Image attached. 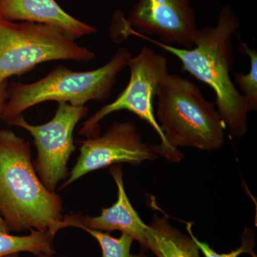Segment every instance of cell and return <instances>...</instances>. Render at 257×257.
<instances>
[{
  "label": "cell",
  "mask_w": 257,
  "mask_h": 257,
  "mask_svg": "<svg viewBox=\"0 0 257 257\" xmlns=\"http://www.w3.org/2000/svg\"><path fill=\"white\" fill-rule=\"evenodd\" d=\"M240 26L241 20L236 12L230 5H225L215 26L199 28L194 46L190 50L164 45L131 30L127 36L135 35L172 54L180 61L182 70L210 87L226 131L230 137L237 139L243 138L247 132L250 112L231 77L234 64L233 38Z\"/></svg>",
  "instance_id": "6da1fadb"
},
{
  "label": "cell",
  "mask_w": 257,
  "mask_h": 257,
  "mask_svg": "<svg viewBox=\"0 0 257 257\" xmlns=\"http://www.w3.org/2000/svg\"><path fill=\"white\" fill-rule=\"evenodd\" d=\"M62 199L39 179L31 147L11 130H0V217L10 232L62 229Z\"/></svg>",
  "instance_id": "7a4b0ae2"
},
{
  "label": "cell",
  "mask_w": 257,
  "mask_h": 257,
  "mask_svg": "<svg viewBox=\"0 0 257 257\" xmlns=\"http://www.w3.org/2000/svg\"><path fill=\"white\" fill-rule=\"evenodd\" d=\"M155 116L171 151L182 160V147L219 150L226 126L215 102L207 100L195 83L178 74H165L156 94Z\"/></svg>",
  "instance_id": "3957f363"
},
{
  "label": "cell",
  "mask_w": 257,
  "mask_h": 257,
  "mask_svg": "<svg viewBox=\"0 0 257 257\" xmlns=\"http://www.w3.org/2000/svg\"><path fill=\"white\" fill-rule=\"evenodd\" d=\"M132 57L121 47L102 67L74 72L57 66L46 77L30 84L12 83L2 119L11 125L24 111L47 101L65 102L74 106H84L89 101H106L112 92L116 77L127 66Z\"/></svg>",
  "instance_id": "277c9868"
},
{
  "label": "cell",
  "mask_w": 257,
  "mask_h": 257,
  "mask_svg": "<svg viewBox=\"0 0 257 257\" xmlns=\"http://www.w3.org/2000/svg\"><path fill=\"white\" fill-rule=\"evenodd\" d=\"M95 54L60 29L50 25L0 20V84L37 64L54 60L90 62Z\"/></svg>",
  "instance_id": "5b68a950"
},
{
  "label": "cell",
  "mask_w": 257,
  "mask_h": 257,
  "mask_svg": "<svg viewBox=\"0 0 257 257\" xmlns=\"http://www.w3.org/2000/svg\"><path fill=\"white\" fill-rule=\"evenodd\" d=\"M127 66L130 70L127 86L114 101L101 107L83 123L79 135L87 138L99 136V122L105 116L115 111H130L147 121L160 137V144L157 145L159 156L165 157L169 162H180L167 145L154 107L159 84L169 72L167 58L151 47H144L138 55L130 57Z\"/></svg>",
  "instance_id": "8992f818"
},
{
  "label": "cell",
  "mask_w": 257,
  "mask_h": 257,
  "mask_svg": "<svg viewBox=\"0 0 257 257\" xmlns=\"http://www.w3.org/2000/svg\"><path fill=\"white\" fill-rule=\"evenodd\" d=\"M88 112L87 106L58 102L55 116L45 124H30L23 115L11 124L27 130L33 138L37 151L34 168L42 183L51 192H55L59 183L68 177L67 163L77 149L74 130Z\"/></svg>",
  "instance_id": "52a82bcc"
},
{
  "label": "cell",
  "mask_w": 257,
  "mask_h": 257,
  "mask_svg": "<svg viewBox=\"0 0 257 257\" xmlns=\"http://www.w3.org/2000/svg\"><path fill=\"white\" fill-rule=\"evenodd\" d=\"M77 143L80 147L77 163L60 190L94 171L121 163L138 166L160 157L157 145L145 143L136 124L131 121L114 123L101 136Z\"/></svg>",
  "instance_id": "ba28073f"
},
{
  "label": "cell",
  "mask_w": 257,
  "mask_h": 257,
  "mask_svg": "<svg viewBox=\"0 0 257 257\" xmlns=\"http://www.w3.org/2000/svg\"><path fill=\"white\" fill-rule=\"evenodd\" d=\"M198 30L190 0H138L127 20H123V35L131 30L187 50L194 47Z\"/></svg>",
  "instance_id": "9c48e42d"
},
{
  "label": "cell",
  "mask_w": 257,
  "mask_h": 257,
  "mask_svg": "<svg viewBox=\"0 0 257 257\" xmlns=\"http://www.w3.org/2000/svg\"><path fill=\"white\" fill-rule=\"evenodd\" d=\"M109 173L117 187L116 202L109 208H102L97 216L67 214L62 220V229L72 227L89 229L96 231H121V234L132 236L140 243L142 249H145V231L147 224L144 223L134 209L127 197L123 179V168L121 164L111 166Z\"/></svg>",
  "instance_id": "30bf717a"
},
{
  "label": "cell",
  "mask_w": 257,
  "mask_h": 257,
  "mask_svg": "<svg viewBox=\"0 0 257 257\" xmlns=\"http://www.w3.org/2000/svg\"><path fill=\"white\" fill-rule=\"evenodd\" d=\"M0 20L50 25L63 30L74 40L96 31L66 13L55 0H0Z\"/></svg>",
  "instance_id": "8fae6325"
},
{
  "label": "cell",
  "mask_w": 257,
  "mask_h": 257,
  "mask_svg": "<svg viewBox=\"0 0 257 257\" xmlns=\"http://www.w3.org/2000/svg\"><path fill=\"white\" fill-rule=\"evenodd\" d=\"M145 249L157 257H201L190 235L172 226L165 213L155 214L145 231Z\"/></svg>",
  "instance_id": "7c38bea8"
},
{
  "label": "cell",
  "mask_w": 257,
  "mask_h": 257,
  "mask_svg": "<svg viewBox=\"0 0 257 257\" xmlns=\"http://www.w3.org/2000/svg\"><path fill=\"white\" fill-rule=\"evenodd\" d=\"M55 234L50 231L30 230V234L18 236L0 231V257L21 252L55 254Z\"/></svg>",
  "instance_id": "4fadbf2b"
},
{
  "label": "cell",
  "mask_w": 257,
  "mask_h": 257,
  "mask_svg": "<svg viewBox=\"0 0 257 257\" xmlns=\"http://www.w3.org/2000/svg\"><path fill=\"white\" fill-rule=\"evenodd\" d=\"M239 52L249 59V72H234L236 87L243 96L249 111L257 109V52L254 48H250L244 42L239 44Z\"/></svg>",
  "instance_id": "5bb4252c"
},
{
  "label": "cell",
  "mask_w": 257,
  "mask_h": 257,
  "mask_svg": "<svg viewBox=\"0 0 257 257\" xmlns=\"http://www.w3.org/2000/svg\"><path fill=\"white\" fill-rule=\"evenodd\" d=\"M94 237L101 248L102 257H148L145 253L133 254L132 244L135 239L127 234H121L114 238L107 233L89 229H82Z\"/></svg>",
  "instance_id": "9a60e30c"
},
{
  "label": "cell",
  "mask_w": 257,
  "mask_h": 257,
  "mask_svg": "<svg viewBox=\"0 0 257 257\" xmlns=\"http://www.w3.org/2000/svg\"><path fill=\"white\" fill-rule=\"evenodd\" d=\"M192 222L187 223V229L191 237L194 240V242L197 245L199 251H202L205 257H238L242 253H249L253 257H256L253 251L255 246V234L251 228H246L241 235V244L239 248H236L231 252L226 253H219L212 249L209 243L199 241L194 236L192 231Z\"/></svg>",
  "instance_id": "2e32d148"
},
{
  "label": "cell",
  "mask_w": 257,
  "mask_h": 257,
  "mask_svg": "<svg viewBox=\"0 0 257 257\" xmlns=\"http://www.w3.org/2000/svg\"><path fill=\"white\" fill-rule=\"evenodd\" d=\"M8 95V81L0 84V119H2L3 111Z\"/></svg>",
  "instance_id": "e0dca14e"
},
{
  "label": "cell",
  "mask_w": 257,
  "mask_h": 257,
  "mask_svg": "<svg viewBox=\"0 0 257 257\" xmlns=\"http://www.w3.org/2000/svg\"><path fill=\"white\" fill-rule=\"evenodd\" d=\"M0 231L5 233H11L3 219L0 217Z\"/></svg>",
  "instance_id": "ac0fdd59"
},
{
  "label": "cell",
  "mask_w": 257,
  "mask_h": 257,
  "mask_svg": "<svg viewBox=\"0 0 257 257\" xmlns=\"http://www.w3.org/2000/svg\"><path fill=\"white\" fill-rule=\"evenodd\" d=\"M55 254H41L37 257H55ZM5 257H19V256L18 253H15V254H10Z\"/></svg>",
  "instance_id": "d6986e66"
},
{
  "label": "cell",
  "mask_w": 257,
  "mask_h": 257,
  "mask_svg": "<svg viewBox=\"0 0 257 257\" xmlns=\"http://www.w3.org/2000/svg\"><path fill=\"white\" fill-rule=\"evenodd\" d=\"M62 257H69V256H62Z\"/></svg>",
  "instance_id": "ffe728a7"
}]
</instances>
